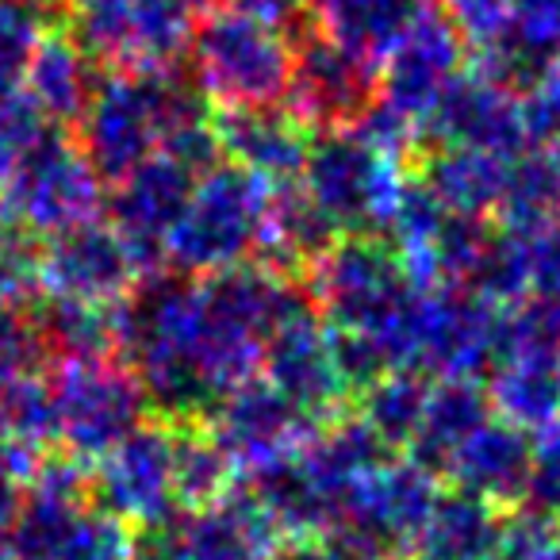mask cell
<instances>
[{
  "label": "cell",
  "mask_w": 560,
  "mask_h": 560,
  "mask_svg": "<svg viewBox=\"0 0 560 560\" xmlns=\"http://www.w3.org/2000/svg\"><path fill=\"white\" fill-rule=\"evenodd\" d=\"M327 9L342 20L346 27H365V32H381L392 27L399 16L415 9V0H327Z\"/></svg>",
  "instance_id": "1"
}]
</instances>
